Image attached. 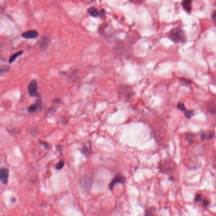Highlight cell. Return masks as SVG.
<instances>
[{
  "instance_id": "6da1fadb",
  "label": "cell",
  "mask_w": 216,
  "mask_h": 216,
  "mask_svg": "<svg viewBox=\"0 0 216 216\" xmlns=\"http://www.w3.org/2000/svg\"><path fill=\"white\" fill-rule=\"evenodd\" d=\"M158 169L160 173L169 176L170 181L175 180L174 175L178 171V166L172 158L167 157L160 160L158 164Z\"/></svg>"
},
{
  "instance_id": "d6986e66",
  "label": "cell",
  "mask_w": 216,
  "mask_h": 216,
  "mask_svg": "<svg viewBox=\"0 0 216 216\" xmlns=\"http://www.w3.org/2000/svg\"><path fill=\"white\" fill-rule=\"evenodd\" d=\"M64 166H65V162L64 160H62H62H60L57 164H56L55 167L57 170H61L64 167Z\"/></svg>"
},
{
  "instance_id": "7a4b0ae2",
  "label": "cell",
  "mask_w": 216,
  "mask_h": 216,
  "mask_svg": "<svg viewBox=\"0 0 216 216\" xmlns=\"http://www.w3.org/2000/svg\"><path fill=\"white\" fill-rule=\"evenodd\" d=\"M167 37L175 43H184L186 41V34L183 29L180 27L172 28L168 32Z\"/></svg>"
},
{
  "instance_id": "ac0fdd59",
  "label": "cell",
  "mask_w": 216,
  "mask_h": 216,
  "mask_svg": "<svg viewBox=\"0 0 216 216\" xmlns=\"http://www.w3.org/2000/svg\"><path fill=\"white\" fill-rule=\"evenodd\" d=\"M184 114L185 116V117L187 118H191L193 116L195 115V112L192 110H187L185 112H184Z\"/></svg>"
},
{
  "instance_id": "7c38bea8",
  "label": "cell",
  "mask_w": 216,
  "mask_h": 216,
  "mask_svg": "<svg viewBox=\"0 0 216 216\" xmlns=\"http://www.w3.org/2000/svg\"><path fill=\"white\" fill-rule=\"evenodd\" d=\"M207 110L212 115H216V102L209 101L206 105Z\"/></svg>"
},
{
  "instance_id": "ba28073f",
  "label": "cell",
  "mask_w": 216,
  "mask_h": 216,
  "mask_svg": "<svg viewBox=\"0 0 216 216\" xmlns=\"http://www.w3.org/2000/svg\"><path fill=\"white\" fill-rule=\"evenodd\" d=\"M9 177V170L7 168L3 167L0 170V179L2 183L4 185H7L8 184Z\"/></svg>"
},
{
  "instance_id": "4fadbf2b",
  "label": "cell",
  "mask_w": 216,
  "mask_h": 216,
  "mask_svg": "<svg viewBox=\"0 0 216 216\" xmlns=\"http://www.w3.org/2000/svg\"><path fill=\"white\" fill-rule=\"evenodd\" d=\"M181 5L188 14H190L192 11V1L186 0L181 2Z\"/></svg>"
},
{
  "instance_id": "484cf974",
  "label": "cell",
  "mask_w": 216,
  "mask_h": 216,
  "mask_svg": "<svg viewBox=\"0 0 216 216\" xmlns=\"http://www.w3.org/2000/svg\"><path fill=\"white\" fill-rule=\"evenodd\" d=\"M34 216H36V215H34Z\"/></svg>"
},
{
  "instance_id": "d4e9b609",
  "label": "cell",
  "mask_w": 216,
  "mask_h": 216,
  "mask_svg": "<svg viewBox=\"0 0 216 216\" xmlns=\"http://www.w3.org/2000/svg\"><path fill=\"white\" fill-rule=\"evenodd\" d=\"M40 143H41V144H43L44 146H46V148H50V146L48 145V144L46 143H44V142L43 141H40Z\"/></svg>"
},
{
  "instance_id": "8fae6325",
  "label": "cell",
  "mask_w": 216,
  "mask_h": 216,
  "mask_svg": "<svg viewBox=\"0 0 216 216\" xmlns=\"http://www.w3.org/2000/svg\"><path fill=\"white\" fill-rule=\"evenodd\" d=\"M39 36V32L36 30H29L22 33V37L26 39H36Z\"/></svg>"
},
{
  "instance_id": "8992f818",
  "label": "cell",
  "mask_w": 216,
  "mask_h": 216,
  "mask_svg": "<svg viewBox=\"0 0 216 216\" xmlns=\"http://www.w3.org/2000/svg\"><path fill=\"white\" fill-rule=\"evenodd\" d=\"M126 182V178L124 176H122L121 174H117L113 179H112V181L110 182V183L109 184V190H113V188L116 186V184H119V183H124Z\"/></svg>"
},
{
  "instance_id": "ffe728a7",
  "label": "cell",
  "mask_w": 216,
  "mask_h": 216,
  "mask_svg": "<svg viewBox=\"0 0 216 216\" xmlns=\"http://www.w3.org/2000/svg\"><path fill=\"white\" fill-rule=\"evenodd\" d=\"M177 107L179 110L183 112H185L187 110L184 104L183 103H182V102H179V103L178 104Z\"/></svg>"
},
{
  "instance_id": "44dd1931",
  "label": "cell",
  "mask_w": 216,
  "mask_h": 216,
  "mask_svg": "<svg viewBox=\"0 0 216 216\" xmlns=\"http://www.w3.org/2000/svg\"><path fill=\"white\" fill-rule=\"evenodd\" d=\"M211 18H212L213 23L216 26V10L214 11V12H212V15H211Z\"/></svg>"
},
{
  "instance_id": "7402d4cb",
  "label": "cell",
  "mask_w": 216,
  "mask_h": 216,
  "mask_svg": "<svg viewBox=\"0 0 216 216\" xmlns=\"http://www.w3.org/2000/svg\"><path fill=\"white\" fill-rule=\"evenodd\" d=\"M180 81H181V82H183L184 84H185L186 85H189V84H190L191 83L190 80H188V79H186L185 78H181Z\"/></svg>"
},
{
  "instance_id": "9c48e42d",
  "label": "cell",
  "mask_w": 216,
  "mask_h": 216,
  "mask_svg": "<svg viewBox=\"0 0 216 216\" xmlns=\"http://www.w3.org/2000/svg\"><path fill=\"white\" fill-rule=\"evenodd\" d=\"M214 136L215 133L212 130H210V131H201L199 133V137H200L202 141L211 140L214 138Z\"/></svg>"
},
{
  "instance_id": "52a82bcc",
  "label": "cell",
  "mask_w": 216,
  "mask_h": 216,
  "mask_svg": "<svg viewBox=\"0 0 216 216\" xmlns=\"http://www.w3.org/2000/svg\"><path fill=\"white\" fill-rule=\"evenodd\" d=\"M43 109V102L41 98H38L34 104H32L28 107V112L29 113H34L37 111L40 112Z\"/></svg>"
},
{
  "instance_id": "30bf717a",
  "label": "cell",
  "mask_w": 216,
  "mask_h": 216,
  "mask_svg": "<svg viewBox=\"0 0 216 216\" xmlns=\"http://www.w3.org/2000/svg\"><path fill=\"white\" fill-rule=\"evenodd\" d=\"M88 13L93 17H97V16H100V17H104L105 16V11L102 10L101 12L94 7H90L88 9Z\"/></svg>"
},
{
  "instance_id": "5bb4252c",
  "label": "cell",
  "mask_w": 216,
  "mask_h": 216,
  "mask_svg": "<svg viewBox=\"0 0 216 216\" xmlns=\"http://www.w3.org/2000/svg\"><path fill=\"white\" fill-rule=\"evenodd\" d=\"M156 215H157L156 207L153 206L146 207L145 210L144 216H156Z\"/></svg>"
},
{
  "instance_id": "cb8c5ba5",
  "label": "cell",
  "mask_w": 216,
  "mask_h": 216,
  "mask_svg": "<svg viewBox=\"0 0 216 216\" xmlns=\"http://www.w3.org/2000/svg\"><path fill=\"white\" fill-rule=\"evenodd\" d=\"M213 166L214 167L215 169H216V148H215V154L214 156V159H213Z\"/></svg>"
},
{
  "instance_id": "277c9868",
  "label": "cell",
  "mask_w": 216,
  "mask_h": 216,
  "mask_svg": "<svg viewBox=\"0 0 216 216\" xmlns=\"http://www.w3.org/2000/svg\"><path fill=\"white\" fill-rule=\"evenodd\" d=\"M38 82L36 80H32L27 86V91L31 97H39L38 92Z\"/></svg>"
},
{
  "instance_id": "3957f363",
  "label": "cell",
  "mask_w": 216,
  "mask_h": 216,
  "mask_svg": "<svg viewBox=\"0 0 216 216\" xmlns=\"http://www.w3.org/2000/svg\"><path fill=\"white\" fill-rule=\"evenodd\" d=\"M193 200H194L195 203H198L201 207L204 208H208L210 204V200L209 198L200 192H198L196 193Z\"/></svg>"
},
{
  "instance_id": "e0dca14e",
  "label": "cell",
  "mask_w": 216,
  "mask_h": 216,
  "mask_svg": "<svg viewBox=\"0 0 216 216\" xmlns=\"http://www.w3.org/2000/svg\"><path fill=\"white\" fill-rule=\"evenodd\" d=\"M22 53H23V51L21 50L19 52H16L15 53H14L12 56H11L10 58H9V63H13V62L15 60V59L17 58L20 55H21Z\"/></svg>"
},
{
  "instance_id": "2e32d148",
  "label": "cell",
  "mask_w": 216,
  "mask_h": 216,
  "mask_svg": "<svg viewBox=\"0 0 216 216\" xmlns=\"http://www.w3.org/2000/svg\"><path fill=\"white\" fill-rule=\"evenodd\" d=\"M184 138H185L186 141H188V143L191 145L195 143L196 136L194 134H193V133H186L184 134Z\"/></svg>"
},
{
  "instance_id": "9a60e30c",
  "label": "cell",
  "mask_w": 216,
  "mask_h": 216,
  "mask_svg": "<svg viewBox=\"0 0 216 216\" xmlns=\"http://www.w3.org/2000/svg\"><path fill=\"white\" fill-rule=\"evenodd\" d=\"M49 43H50L49 38L45 36H43L41 39V41H40V48L43 51L46 50L48 47Z\"/></svg>"
},
{
  "instance_id": "603a6c76",
  "label": "cell",
  "mask_w": 216,
  "mask_h": 216,
  "mask_svg": "<svg viewBox=\"0 0 216 216\" xmlns=\"http://www.w3.org/2000/svg\"><path fill=\"white\" fill-rule=\"evenodd\" d=\"M55 108H53V107L50 108V109L48 110V112H47V113H46V116H48V114H50V113H51V114H52V113H55Z\"/></svg>"
},
{
  "instance_id": "5b68a950",
  "label": "cell",
  "mask_w": 216,
  "mask_h": 216,
  "mask_svg": "<svg viewBox=\"0 0 216 216\" xmlns=\"http://www.w3.org/2000/svg\"><path fill=\"white\" fill-rule=\"evenodd\" d=\"M119 90V93L122 96V98L126 100H129L133 94V91L132 88L127 86H122Z\"/></svg>"
}]
</instances>
